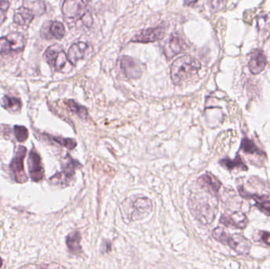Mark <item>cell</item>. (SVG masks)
<instances>
[{
    "label": "cell",
    "instance_id": "cb8c5ba5",
    "mask_svg": "<svg viewBox=\"0 0 270 269\" xmlns=\"http://www.w3.org/2000/svg\"><path fill=\"white\" fill-rule=\"evenodd\" d=\"M241 149L248 154H257L258 155H264V152L260 151L259 148L256 146V145L252 141L246 138L242 139V144H241Z\"/></svg>",
    "mask_w": 270,
    "mask_h": 269
},
{
    "label": "cell",
    "instance_id": "4fadbf2b",
    "mask_svg": "<svg viewBox=\"0 0 270 269\" xmlns=\"http://www.w3.org/2000/svg\"><path fill=\"white\" fill-rule=\"evenodd\" d=\"M187 43L178 35H172L164 47L165 56L168 59L175 57L187 49Z\"/></svg>",
    "mask_w": 270,
    "mask_h": 269
},
{
    "label": "cell",
    "instance_id": "3957f363",
    "mask_svg": "<svg viewBox=\"0 0 270 269\" xmlns=\"http://www.w3.org/2000/svg\"><path fill=\"white\" fill-rule=\"evenodd\" d=\"M189 208L196 219L203 225H209L215 217V211L209 202L196 198L191 194L189 200Z\"/></svg>",
    "mask_w": 270,
    "mask_h": 269
},
{
    "label": "cell",
    "instance_id": "5b68a950",
    "mask_svg": "<svg viewBox=\"0 0 270 269\" xmlns=\"http://www.w3.org/2000/svg\"><path fill=\"white\" fill-rule=\"evenodd\" d=\"M45 60L56 71H61L66 66L68 62V55L60 45L54 44L50 46L45 52Z\"/></svg>",
    "mask_w": 270,
    "mask_h": 269
},
{
    "label": "cell",
    "instance_id": "83f0119b",
    "mask_svg": "<svg viewBox=\"0 0 270 269\" xmlns=\"http://www.w3.org/2000/svg\"><path fill=\"white\" fill-rule=\"evenodd\" d=\"M9 7H10V3L8 0H0V26L7 18V12Z\"/></svg>",
    "mask_w": 270,
    "mask_h": 269
},
{
    "label": "cell",
    "instance_id": "1f68e13d",
    "mask_svg": "<svg viewBox=\"0 0 270 269\" xmlns=\"http://www.w3.org/2000/svg\"><path fill=\"white\" fill-rule=\"evenodd\" d=\"M196 2H197V0H184V5L191 6L195 4Z\"/></svg>",
    "mask_w": 270,
    "mask_h": 269
},
{
    "label": "cell",
    "instance_id": "484cf974",
    "mask_svg": "<svg viewBox=\"0 0 270 269\" xmlns=\"http://www.w3.org/2000/svg\"><path fill=\"white\" fill-rule=\"evenodd\" d=\"M14 130L17 142L22 143L28 139L29 131L27 128L23 126H14Z\"/></svg>",
    "mask_w": 270,
    "mask_h": 269
},
{
    "label": "cell",
    "instance_id": "52a82bcc",
    "mask_svg": "<svg viewBox=\"0 0 270 269\" xmlns=\"http://www.w3.org/2000/svg\"><path fill=\"white\" fill-rule=\"evenodd\" d=\"M130 207V220H139L150 213L152 209V201L147 197H137L131 204Z\"/></svg>",
    "mask_w": 270,
    "mask_h": 269
},
{
    "label": "cell",
    "instance_id": "7a4b0ae2",
    "mask_svg": "<svg viewBox=\"0 0 270 269\" xmlns=\"http://www.w3.org/2000/svg\"><path fill=\"white\" fill-rule=\"evenodd\" d=\"M213 236L217 241L223 244H227L239 254H248L251 250V245L249 240L239 234L229 235L223 228H217L214 229Z\"/></svg>",
    "mask_w": 270,
    "mask_h": 269
},
{
    "label": "cell",
    "instance_id": "9c48e42d",
    "mask_svg": "<svg viewBox=\"0 0 270 269\" xmlns=\"http://www.w3.org/2000/svg\"><path fill=\"white\" fill-rule=\"evenodd\" d=\"M120 66L125 75L132 79H137L143 74L144 66L138 59L124 55L120 59Z\"/></svg>",
    "mask_w": 270,
    "mask_h": 269
},
{
    "label": "cell",
    "instance_id": "277c9868",
    "mask_svg": "<svg viewBox=\"0 0 270 269\" xmlns=\"http://www.w3.org/2000/svg\"><path fill=\"white\" fill-rule=\"evenodd\" d=\"M25 46L26 40L24 36L21 33L14 32L0 38V55L21 52L24 50Z\"/></svg>",
    "mask_w": 270,
    "mask_h": 269
},
{
    "label": "cell",
    "instance_id": "5bb4252c",
    "mask_svg": "<svg viewBox=\"0 0 270 269\" xmlns=\"http://www.w3.org/2000/svg\"><path fill=\"white\" fill-rule=\"evenodd\" d=\"M197 184L203 190L213 196H217L221 183L211 173H206L198 178Z\"/></svg>",
    "mask_w": 270,
    "mask_h": 269
},
{
    "label": "cell",
    "instance_id": "ba28073f",
    "mask_svg": "<svg viewBox=\"0 0 270 269\" xmlns=\"http://www.w3.org/2000/svg\"><path fill=\"white\" fill-rule=\"evenodd\" d=\"M62 11L68 19L77 20L86 13V5L83 0H65Z\"/></svg>",
    "mask_w": 270,
    "mask_h": 269
},
{
    "label": "cell",
    "instance_id": "ffe728a7",
    "mask_svg": "<svg viewBox=\"0 0 270 269\" xmlns=\"http://www.w3.org/2000/svg\"><path fill=\"white\" fill-rule=\"evenodd\" d=\"M81 234L78 231H74L66 237V245L72 254H78L82 252L81 246Z\"/></svg>",
    "mask_w": 270,
    "mask_h": 269
},
{
    "label": "cell",
    "instance_id": "8fae6325",
    "mask_svg": "<svg viewBox=\"0 0 270 269\" xmlns=\"http://www.w3.org/2000/svg\"><path fill=\"white\" fill-rule=\"evenodd\" d=\"M165 34V26H159L156 28H150L140 32L139 34L133 36L131 41L135 43H152L163 39Z\"/></svg>",
    "mask_w": 270,
    "mask_h": 269
},
{
    "label": "cell",
    "instance_id": "4316f807",
    "mask_svg": "<svg viewBox=\"0 0 270 269\" xmlns=\"http://www.w3.org/2000/svg\"><path fill=\"white\" fill-rule=\"evenodd\" d=\"M252 197L256 201V205H255L256 207L261 212H263L267 216H270V200H263L259 197H255V196H253Z\"/></svg>",
    "mask_w": 270,
    "mask_h": 269
},
{
    "label": "cell",
    "instance_id": "d6a6232c",
    "mask_svg": "<svg viewBox=\"0 0 270 269\" xmlns=\"http://www.w3.org/2000/svg\"><path fill=\"white\" fill-rule=\"evenodd\" d=\"M3 264V260L2 259L0 258V267H2Z\"/></svg>",
    "mask_w": 270,
    "mask_h": 269
},
{
    "label": "cell",
    "instance_id": "e0dca14e",
    "mask_svg": "<svg viewBox=\"0 0 270 269\" xmlns=\"http://www.w3.org/2000/svg\"><path fill=\"white\" fill-rule=\"evenodd\" d=\"M34 11L27 7H21L14 13V21L15 24L27 29L34 18Z\"/></svg>",
    "mask_w": 270,
    "mask_h": 269
},
{
    "label": "cell",
    "instance_id": "f1b7e54d",
    "mask_svg": "<svg viewBox=\"0 0 270 269\" xmlns=\"http://www.w3.org/2000/svg\"><path fill=\"white\" fill-rule=\"evenodd\" d=\"M82 23L85 25L87 27H90V26L93 25V17L92 15L89 14L88 12L85 13L83 16H82Z\"/></svg>",
    "mask_w": 270,
    "mask_h": 269
},
{
    "label": "cell",
    "instance_id": "f546056e",
    "mask_svg": "<svg viewBox=\"0 0 270 269\" xmlns=\"http://www.w3.org/2000/svg\"><path fill=\"white\" fill-rule=\"evenodd\" d=\"M261 238L266 245H270V233L268 232H262L261 233Z\"/></svg>",
    "mask_w": 270,
    "mask_h": 269
},
{
    "label": "cell",
    "instance_id": "2e32d148",
    "mask_svg": "<svg viewBox=\"0 0 270 269\" xmlns=\"http://www.w3.org/2000/svg\"><path fill=\"white\" fill-rule=\"evenodd\" d=\"M220 222L225 226L243 229L248 225V218L242 212H235L232 215H223Z\"/></svg>",
    "mask_w": 270,
    "mask_h": 269
},
{
    "label": "cell",
    "instance_id": "7c38bea8",
    "mask_svg": "<svg viewBox=\"0 0 270 269\" xmlns=\"http://www.w3.org/2000/svg\"><path fill=\"white\" fill-rule=\"evenodd\" d=\"M29 171L33 182H40L44 175L43 164L40 155L33 149L30 152L28 159Z\"/></svg>",
    "mask_w": 270,
    "mask_h": 269
},
{
    "label": "cell",
    "instance_id": "8992f818",
    "mask_svg": "<svg viewBox=\"0 0 270 269\" xmlns=\"http://www.w3.org/2000/svg\"><path fill=\"white\" fill-rule=\"evenodd\" d=\"M26 152H27V149L26 147H18L17 153L14 155L11 161V165H10L14 180L17 183H24L28 180V177L26 175L24 169V159Z\"/></svg>",
    "mask_w": 270,
    "mask_h": 269
},
{
    "label": "cell",
    "instance_id": "30bf717a",
    "mask_svg": "<svg viewBox=\"0 0 270 269\" xmlns=\"http://www.w3.org/2000/svg\"><path fill=\"white\" fill-rule=\"evenodd\" d=\"M78 166H80L79 163L71 159L68 155V161L63 166V170L61 172L52 176L50 178L51 183L55 185H60V186L68 184L75 174V169L78 168Z\"/></svg>",
    "mask_w": 270,
    "mask_h": 269
},
{
    "label": "cell",
    "instance_id": "4dcf8cb0",
    "mask_svg": "<svg viewBox=\"0 0 270 269\" xmlns=\"http://www.w3.org/2000/svg\"><path fill=\"white\" fill-rule=\"evenodd\" d=\"M220 0H211L212 8L217 9L220 7Z\"/></svg>",
    "mask_w": 270,
    "mask_h": 269
},
{
    "label": "cell",
    "instance_id": "ac0fdd59",
    "mask_svg": "<svg viewBox=\"0 0 270 269\" xmlns=\"http://www.w3.org/2000/svg\"><path fill=\"white\" fill-rule=\"evenodd\" d=\"M87 49H88V44L86 43L78 42L74 43L68 50V60L73 66H75L78 61L83 59Z\"/></svg>",
    "mask_w": 270,
    "mask_h": 269
},
{
    "label": "cell",
    "instance_id": "7402d4cb",
    "mask_svg": "<svg viewBox=\"0 0 270 269\" xmlns=\"http://www.w3.org/2000/svg\"><path fill=\"white\" fill-rule=\"evenodd\" d=\"M220 164L223 167V168H227L229 170L234 169V168H238V169L245 170L248 169L246 166L243 164L242 159L239 155L236 157V159L234 161H231L229 159L221 160L220 161Z\"/></svg>",
    "mask_w": 270,
    "mask_h": 269
},
{
    "label": "cell",
    "instance_id": "6da1fadb",
    "mask_svg": "<svg viewBox=\"0 0 270 269\" xmlns=\"http://www.w3.org/2000/svg\"><path fill=\"white\" fill-rule=\"evenodd\" d=\"M201 69L199 61L191 55L178 58L171 66V78L175 85H179L187 78L194 76Z\"/></svg>",
    "mask_w": 270,
    "mask_h": 269
},
{
    "label": "cell",
    "instance_id": "603a6c76",
    "mask_svg": "<svg viewBox=\"0 0 270 269\" xmlns=\"http://www.w3.org/2000/svg\"><path fill=\"white\" fill-rule=\"evenodd\" d=\"M65 104L69 107L70 110L72 113H75L81 119H86L88 118V111H87V109L83 106L80 105L78 103L72 100H66L65 102Z\"/></svg>",
    "mask_w": 270,
    "mask_h": 269
},
{
    "label": "cell",
    "instance_id": "9a60e30c",
    "mask_svg": "<svg viewBox=\"0 0 270 269\" xmlns=\"http://www.w3.org/2000/svg\"><path fill=\"white\" fill-rule=\"evenodd\" d=\"M265 66H266V58L262 51L256 50L251 52L248 62V68L252 74H260L264 71Z\"/></svg>",
    "mask_w": 270,
    "mask_h": 269
},
{
    "label": "cell",
    "instance_id": "d6986e66",
    "mask_svg": "<svg viewBox=\"0 0 270 269\" xmlns=\"http://www.w3.org/2000/svg\"><path fill=\"white\" fill-rule=\"evenodd\" d=\"M1 105L6 110H8L10 113H18L20 111L22 107L20 99L17 97H11V96H4L1 100Z\"/></svg>",
    "mask_w": 270,
    "mask_h": 269
},
{
    "label": "cell",
    "instance_id": "d4e9b609",
    "mask_svg": "<svg viewBox=\"0 0 270 269\" xmlns=\"http://www.w3.org/2000/svg\"><path fill=\"white\" fill-rule=\"evenodd\" d=\"M47 136L49 137V139H51V140L62 145L63 147H66L70 150H72L77 146L76 142L74 139H71V138H60V137L49 136V135H47Z\"/></svg>",
    "mask_w": 270,
    "mask_h": 269
},
{
    "label": "cell",
    "instance_id": "44dd1931",
    "mask_svg": "<svg viewBox=\"0 0 270 269\" xmlns=\"http://www.w3.org/2000/svg\"><path fill=\"white\" fill-rule=\"evenodd\" d=\"M49 38L57 39V40H61L65 36V30L64 26L62 23H59V21H52L49 23Z\"/></svg>",
    "mask_w": 270,
    "mask_h": 269
}]
</instances>
